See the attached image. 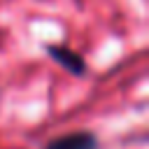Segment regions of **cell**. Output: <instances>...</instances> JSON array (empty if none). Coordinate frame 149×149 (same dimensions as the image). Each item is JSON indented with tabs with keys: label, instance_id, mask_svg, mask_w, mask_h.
<instances>
[{
	"label": "cell",
	"instance_id": "obj_1",
	"mask_svg": "<svg viewBox=\"0 0 149 149\" xmlns=\"http://www.w3.org/2000/svg\"><path fill=\"white\" fill-rule=\"evenodd\" d=\"M44 54H47L54 63H58V65H61L68 74H72V77H84L86 70H88L84 56H81L79 51H74L72 47H68V44L47 42V44H44Z\"/></svg>",
	"mask_w": 149,
	"mask_h": 149
},
{
	"label": "cell",
	"instance_id": "obj_2",
	"mask_svg": "<svg viewBox=\"0 0 149 149\" xmlns=\"http://www.w3.org/2000/svg\"><path fill=\"white\" fill-rule=\"evenodd\" d=\"M44 149H100V137L93 130H70L51 137Z\"/></svg>",
	"mask_w": 149,
	"mask_h": 149
}]
</instances>
